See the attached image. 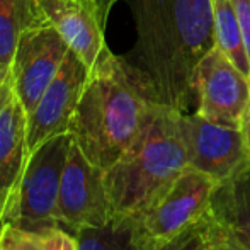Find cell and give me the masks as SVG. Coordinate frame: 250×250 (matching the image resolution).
I'll return each instance as SVG.
<instances>
[{"label": "cell", "instance_id": "7a4b0ae2", "mask_svg": "<svg viewBox=\"0 0 250 250\" xmlns=\"http://www.w3.org/2000/svg\"><path fill=\"white\" fill-rule=\"evenodd\" d=\"M138 65L148 75L160 104L191 112L194 72L214 48L213 0H135Z\"/></svg>", "mask_w": 250, "mask_h": 250}, {"label": "cell", "instance_id": "8992f818", "mask_svg": "<svg viewBox=\"0 0 250 250\" xmlns=\"http://www.w3.org/2000/svg\"><path fill=\"white\" fill-rule=\"evenodd\" d=\"M112 216L104 172L90 164L72 140L60 184L58 225L75 235L82 228L105 225Z\"/></svg>", "mask_w": 250, "mask_h": 250}, {"label": "cell", "instance_id": "8fae6325", "mask_svg": "<svg viewBox=\"0 0 250 250\" xmlns=\"http://www.w3.org/2000/svg\"><path fill=\"white\" fill-rule=\"evenodd\" d=\"M87 79L89 66L79 58L77 53L70 50L60 72L29 114V153L38 150L48 140L68 133L73 112L85 89Z\"/></svg>", "mask_w": 250, "mask_h": 250}, {"label": "cell", "instance_id": "5b68a950", "mask_svg": "<svg viewBox=\"0 0 250 250\" xmlns=\"http://www.w3.org/2000/svg\"><path fill=\"white\" fill-rule=\"evenodd\" d=\"M218 184L196 168H184L170 188L136 218L140 250H151L203 218L209 211Z\"/></svg>", "mask_w": 250, "mask_h": 250}, {"label": "cell", "instance_id": "44dd1931", "mask_svg": "<svg viewBox=\"0 0 250 250\" xmlns=\"http://www.w3.org/2000/svg\"><path fill=\"white\" fill-rule=\"evenodd\" d=\"M230 2L233 5L235 14H237L242 36H244L245 50H247L250 62V0H230Z\"/></svg>", "mask_w": 250, "mask_h": 250}, {"label": "cell", "instance_id": "ba28073f", "mask_svg": "<svg viewBox=\"0 0 250 250\" xmlns=\"http://www.w3.org/2000/svg\"><path fill=\"white\" fill-rule=\"evenodd\" d=\"M196 112L218 125L242 128L250 96V77L238 70L216 46L194 72Z\"/></svg>", "mask_w": 250, "mask_h": 250}, {"label": "cell", "instance_id": "9c48e42d", "mask_svg": "<svg viewBox=\"0 0 250 250\" xmlns=\"http://www.w3.org/2000/svg\"><path fill=\"white\" fill-rule=\"evenodd\" d=\"M70 51L65 38L50 22L21 36L9 66V77L27 114L34 111L44 90L60 72Z\"/></svg>", "mask_w": 250, "mask_h": 250}, {"label": "cell", "instance_id": "7402d4cb", "mask_svg": "<svg viewBox=\"0 0 250 250\" xmlns=\"http://www.w3.org/2000/svg\"><path fill=\"white\" fill-rule=\"evenodd\" d=\"M242 133H244V138H245V143L249 146V151H250V96H249V104H247V109H245V114H244V121H242Z\"/></svg>", "mask_w": 250, "mask_h": 250}, {"label": "cell", "instance_id": "9a60e30c", "mask_svg": "<svg viewBox=\"0 0 250 250\" xmlns=\"http://www.w3.org/2000/svg\"><path fill=\"white\" fill-rule=\"evenodd\" d=\"M77 250H140L138 227L133 216H112L105 225L79 230Z\"/></svg>", "mask_w": 250, "mask_h": 250}, {"label": "cell", "instance_id": "4fadbf2b", "mask_svg": "<svg viewBox=\"0 0 250 250\" xmlns=\"http://www.w3.org/2000/svg\"><path fill=\"white\" fill-rule=\"evenodd\" d=\"M209 213L250 247V162L218 184L211 198Z\"/></svg>", "mask_w": 250, "mask_h": 250}, {"label": "cell", "instance_id": "603a6c76", "mask_svg": "<svg viewBox=\"0 0 250 250\" xmlns=\"http://www.w3.org/2000/svg\"><path fill=\"white\" fill-rule=\"evenodd\" d=\"M7 72H9V68H5V66H3V65H0V85H2V82H3V80H5Z\"/></svg>", "mask_w": 250, "mask_h": 250}, {"label": "cell", "instance_id": "d6986e66", "mask_svg": "<svg viewBox=\"0 0 250 250\" xmlns=\"http://www.w3.org/2000/svg\"><path fill=\"white\" fill-rule=\"evenodd\" d=\"M211 250H250L245 242H242L230 228L213 218L211 225Z\"/></svg>", "mask_w": 250, "mask_h": 250}, {"label": "cell", "instance_id": "5bb4252c", "mask_svg": "<svg viewBox=\"0 0 250 250\" xmlns=\"http://www.w3.org/2000/svg\"><path fill=\"white\" fill-rule=\"evenodd\" d=\"M48 24L38 0H0V65L9 68L21 36Z\"/></svg>", "mask_w": 250, "mask_h": 250}, {"label": "cell", "instance_id": "ac0fdd59", "mask_svg": "<svg viewBox=\"0 0 250 250\" xmlns=\"http://www.w3.org/2000/svg\"><path fill=\"white\" fill-rule=\"evenodd\" d=\"M0 250H46L40 231L3 223L0 227Z\"/></svg>", "mask_w": 250, "mask_h": 250}, {"label": "cell", "instance_id": "6da1fadb", "mask_svg": "<svg viewBox=\"0 0 250 250\" xmlns=\"http://www.w3.org/2000/svg\"><path fill=\"white\" fill-rule=\"evenodd\" d=\"M158 104L148 75L109 51L89 70L68 133L87 160L107 172L136 142Z\"/></svg>", "mask_w": 250, "mask_h": 250}, {"label": "cell", "instance_id": "2e32d148", "mask_svg": "<svg viewBox=\"0 0 250 250\" xmlns=\"http://www.w3.org/2000/svg\"><path fill=\"white\" fill-rule=\"evenodd\" d=\"M214 14V46L238 70L250 77V62L245 50L240 24L230 0H213Z\"/></svg>", "mask_w": 250, "mask_h": 250}, {"label": "cell", "instance_id": "e0dca14e", "mask_svg": "<svg viewBox=\"0 0 250 250\" xmlns=\"http://www.w3.org/2000/svg\"><path fill=\"white\" fill-rule=\"evenodd\" d=\"M211 225L213 216L208 211L198 221L151 250H211Z\"/></svg>", "mask_w": 250, "mask_h": 250}, {"label": "cell", "instance_id": "277c9868", "mask_svg": "<svg viewBox=\"0 0 250 250\" xmlns=\"http://www.w3.org/2000/svg\"><path fill=\"white\" fill-rule=\"evenodd\" d=\"M70 146L72 136L66 133L44 142L31 153L21 181L16 208L7 223L31 231L60 227L56 209Z\"/></svg>", "mask_w": 250, "mask_h": 250}, {"label": "cell", "instance_id": "30bf717a", "mask_svg": "<svg viewBox=\"0 0 250 250\" xmlns=\"http://www.w3.org/2000/svg\"><path fill=\"white\" fill-rule=\"evenodd\" d=\"M29 114L7 72L0 85V227L10 220L29 160Z\"/></svg>", "mask_w": 250, "mask_h": 250}, {"label": "cell", "instance_id": "52a82bcc", "mask_svg": "<svg viewBox=\"0 0 250 250\" xmlns=\"http://www.w3.org/2000/svg\"><path fill=\"white\" fill-rule=\"evenodd\" d=\"M181 131L188 165L213 181H227L250 162L242 129L218 125L192 111L181 114Z\"/></svg>", "mask_w": 250, "mask_h": 250}, {"label": "cell", "instance_id": "ffe728a7", "mask_svg": "<svg viewBox=\"0 0 250 250\" xmlns=\"http://www.w3.org/2000/svg\"><path fill=\"white\" fill-rule=\"evenodd\" d=\"M46 250H77V240L62 227H53L40 231Z\"/></svg>", "mask_w": 250, "mask_h": 250}, {"label": "cell", "instance_id": "7c38bea8", "mask_svg": "<svg viewBox=\"0 0 250 250\" xmlns=\"http://www.w3.org/2000/svg\"><path fill=\"white\" fill-rule=\"evenodd\" d=\"M48 22L89 70L109 53L105 27L118 0H38Z\"/></svg>", "mask_w": 250, "mask_h": 250}, {"label": "cell", "instance_id": "3957f363", "mask_svg": "<svg viewBox=\"0 0 250 250\" xmlns=\"http://www.w3.org/2000/svg\"><path fill=\"white\" fill-rule=\"evenodd\" d=\"M181 114L158 104L136 142L104 172L114 216H142L189 167Z\"/></svg>", "mask_w": 250, "mask_h": 250}]
</instances>
